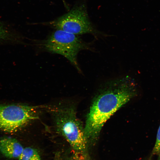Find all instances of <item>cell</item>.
I'll list each match as a JSON object with an SVG mask.
<instances>
[{
  "label": "cell",
  "mask_w": 160,
  "mask_h": 160,
  "mask_svg": "<svg viewBox=\"0 0 160 160\" xmlns=\"http://www.w3.org/2000/svg\"><path fill=\"white\" fill-rule=\"evenodd\" d=\"M108 85L94 100L90 109L84 128L88 141L98 137L106 121L134 95L133 85L127 76L113 81Z\"/></svg>",
  "instance_id": "1"
},
{
  "label": "cell",
  "mask_w": 160,
  "mask_h": 160,
  "mask_svg": "<svg viewBox=\"0 0 160 160\" xmlns=\"http://www.w3.org/2000/svg\"><path fill=\"white\" fill-rule=\"evenodd\" d=\"M37 107L19 104H0V130L16 132L38 118Z\"/></svg>",
  "instance_id": "4"
},
{
  "label": "cell",
  "mask_w": 160,
  "mask_h": 160,
  "mask_svg": "<svg viewBox=\"0 0 160 160\" xmlns=\"http://www.w3.org/2000/svg\"><path fill=\"white\" fill-rule=\"evenodd\" d=\"M158 160H160V157H159V159Z\"/></svg>",
  "instance_id": "11"
},
{
  "label": "cell",
  "mask_w": 160,
  "mask_h": 160,
  "mask_svg": "<svg viewBox=\"0 0 160 160\" xmlns=\"http://www.w3.org/2000/svg\"><path fill=\"white\" fill-rule=\"evenodd\" d=\"M68 160H89L87 156L83 151H77Z\"/></svg>",
  "instance_id": "8"
},
{
  "label": "cell",
  "mask_w": 160,
  "mask_h": 160,
  "mask_svg": "<svg viewBox=\"0 0 160 160\" xmlns=\"http://www.w3.org/2000/svg\"><path fill=\"white\" fill-rule=\"evenodd\" d=\"M44 50L63 55L81 72L77 61V55L82 50L89 48L78 35L56 29L41 44Z\"/></svg>",
  "instance_id": "3"
},
{
  "label": "cell",
  "mask_w": 160,
  "mask_h": 160,
  "mask_svg": "<svg viewBox=\"0 0 160 160\" xmlns=\"http://www.w3.org/2000/svg\"><path fill=\"white\" fill-rule=\"evenodd\" d=\"M54 114L55 125L58 133L75 150L83 152L88 141L84 128L76 116L74 108L71 106L58 108Z\"/></svg>",
  "instance_id": "2"
},
{
  "label": "cell",
  "mask_w": 160,
  "mask_h": 160,
  "mask_svg": "<svg viewBox=\"0 0 160 160\" xmlns=\"http://www.w3.org/2000/svg\"><path fill=\"white\" fill-rule=\"evenodd\" d=\"M23 149L21 144L14 138L6 137L0 140V151L7 158H19Z\"/></svg>",
  "instance_id": "6"
},
{
  "label": "cell",
  "mask_w": 160,
  "mask_h": 160,
  "mask_svg": "<svg viewBox=\"0 0 160 160\" xmlns=\"http://www.w3.org/2000/svg\"><path fill=\"white\" fill-rule=\"evenodd\" d=\"M18 159L19 160H41L37 150L31 147L24 148Z\"/></svg>",
  "instance_id": "7"
},
{
  "label": "cell",
  "mask_w": 160,
  "mask_h": 160,
  "mask_svg": "<svg viewBox=\"0 0 160 160\" xmlns=\"http://www.w3.org/2000/svg\"><path fill=\"white\" fill-rule=\"evenodd\" d=\"M56 29L78 35L86 33H99L92 25L84 4L73 7L68 13L50 23Z\"/></svg>",
  "instance_id": "5"
},
{
  "label": "cell",
  "mask_w": 160,
  "mask_h": 160,
  "mask_svg": "<svg viewBox=\"0 0 160 160\" xmlns=\"http://www.w3.org/2000/svg\"><path fill=\"white\" fill-rule=\"evenodd\" d=\"M160 152V125L157 133L156 140L153 149V152L154 154Z\"/></svg>",
  "instance_id": "9"
},
{
  "label": "cell",
  "mask_w": 160,
  "mask_h": 160,
  "mask_svg": "<svg viewBox=\"0 0 160 160\" xmlns=\"http://www.w3.org/2000/svg\"><path fill=\"white\" fill-rule=\"evenodd\" d=\"M9 36L7 31L0 23V41L6 39Z\"/></svg>",
  "instance_id": "10"
}]
</instances>
